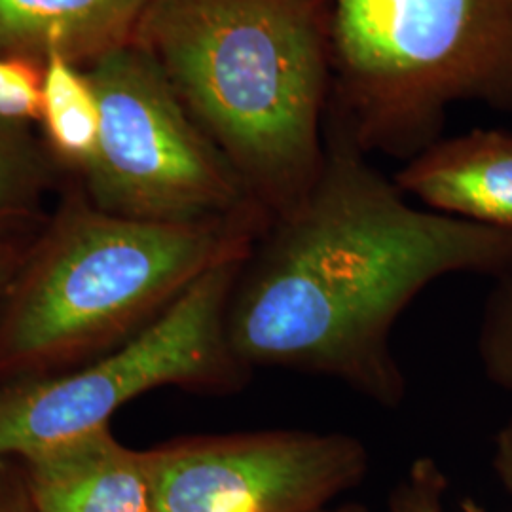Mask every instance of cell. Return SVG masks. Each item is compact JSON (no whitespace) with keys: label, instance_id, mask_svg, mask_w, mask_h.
Returning a JSON list of instances; mask_svg holds the SVG:
<instances>
[{"label":"cell","instance_id":"obj_13","mask_svg":"<svg viewBox=\"0 0 512 512\" xmlns=\"http://www.w3.org/2000/svg\"><path fill=\"white\" fill-rule=\"evenodd\" d=\"M37 183V160L23 126L0 122V220L23 213Z\"/></svg>","mask_w":512,"mask_h":512},{"label":"cell","instance_id":"obj_3","mask_svg":"<svg viewBox=\"0 0 512 512\" xmlns=\"http://www.w3.org/2000/svg\"><path fill=\"white\" fill-rule=\"evenodd\" d=\"M330 65L327 124L408 162L448 110L512 112V0H304Z\"/></svg>","mask_w":512,"mask_h":512},{"label":"cell","instance_id":"obj_17","mask_svg":"<svg viewBox=\"0 0 512 512\" xmlns=\"http://www.w3.org/2000/svg\"><path fill=\"white\" fill-rule=\"evenodd\" d=\"M0 512H33L25 486L0 473Z\"/></svg>","mask_w":512,"mask_h":512},{"label":"cell","instance_id":"obj_18","mask_svg":"<svg viewBox=\"0 0 512 512\" xmlns=\"http://www.w3.org/2000/svg\"><path fill=\"white\" fill-rule=\"evenodd\" d=\"M18 251L14 245L0 243V294L6 291V287L12 281V275L18 270Z\"/></svg>","mask_w":512,"mask_h":512},{"label":"cell","instance_id":"obj_5","mask_svg":"<svg viewBox=\"0 0 512 512\" xmlns=\"http://www.w3.org/2000/svg\"><path fill=\"white\" fill-rule=\"evenodd\" d=\"M88 74L101 110L97 148L84 169L95 207L171 224L270 222L139 44L101 55Z\"/></svg>","mask_w":512,"mask_h":512},{"label":"cell","instance_id":"obj_4","mask_svg":"<svg viewBox=\"0 0 512 512\" xmlns=\"http://www.w3.org/2000/svg\"><path fill=\"white\" fill-rule=\"evenodd\" d=\"M270 222L171 224L73 203L19 279L0 325V368L73 357L165 308L230 256L247 253Z\"/></svg>","mask_w":512,"mask_h":512},{"label":"cell","instance_id":"obj_14","mask_svg":"<svg viewBox=\"0 0 512 512\" xmlns=\"http://www.w3.org/2000/svg\"><path fill=\"white\" fill-rule=\"evenodd\" d=\"M44 63L25 55L0 54V122L25 126L40 120Z\"/></svg>","mask_w":512,"mask_h":512},{"label":"cell","instance_id":"obj_7","mask_svg":"<svg viewBox=\"0 0 512 512\" xmlns=\"http://www.w3.org/2000/svg\"><path fill=\"white\" fill-rule=\"evenodd\" d=\"M152 512H321L370 469L348 433L266 429L148 450Z\"/></svg>","mask_w":512,"mask_h":512},{"label":"cell","instance_id":"obj_10","mask_svg":"<svg viewBox=\"0 0 512 512\" xmlns=\"http://www.w3.org/2000/svg\"><path fill=\"white\" fill-rule=\"evenodd\" d=\"M150 0H0V54L92 65L133 40Z\"/></svg>","mask_w":512,"mask_h":512},{"label":"cell","instance_id":"obj_16","mask_svg":"<svg viewBox=\"0 0 512 512\" xmlns=\"http://www.w3.org/2000/svg\"><path fill=\"white\" fill-rule=\"evenodd\" d=\"M492 467L505 492L512 495V416L495 435Z\"/></svg>","mask_w":512,"mask_h":512},{"label":"cell","instance_id":"obj_19","mask_svg":"<svg viewBox=\"0 0 512 512\" xmlns=\"http://www.w3.org/2000/svg\"><path fill=\"white\" fill-rule=\"evenodd\" d=\"M321 512H370L366 509L365 505H361V503H344V505H338V507H329V509H325V511Z\"/></svg>","mask_w":512,"mask_h":512},{"label":"cell","instance_id":"obj_1","mask_svg":"<svg viewBox=\"0 0 512 512\" xmlns=\"http://www.w3.org/2000/svg\"><path fill=\"white\" fill-rule=\"evenodd\" d=\"M452 274L512 275V234L420 209L327 124L310 194L270 220L239 270L228 334L251 368L338 380L387 410L406 399L391 334Z\"/></svg>","mask_w":512,"mask_h":512},{"label":"cell","instance_id":"obj_9","mask_svg":"<svg viewBox=\"0 0 512 512\" xmlns=\"http://www.w3.org/2000/svg\"><path fill=\"white\" fill-rule=\"evenodd\" d=\"M23 461L33 512H152L147 454L120 444L109 425Z\"/></svg>","mask_w":512,"mask_h":512},{"label":"cell","instance_id":"obj_8","mask_svg":"<svg viewBox=\"0 0 512 512\" xmlns=\"http://www.w3.org/2000/svg\"><path fill=\"white\" fill-rule=\"evenodd\" d=\"M393 181L427 209L512 234V133L471 129L440 137Z\"/></svg>","mask_w":512,"mask_h":512},{"label":"cell","instance_id":"obj_12","mask_svg":"<svg viewBox=\"0 0 512 512\" xmlns=\"http://www.w3.org/2000/svg\"><path fill=\"white\" fill-rule=\"evenodd\" d=\"M478 361L490 384L512 391V275L495 281L482 310Z\"/></svg>","mask_w":512,"mask_h":512},{"label":"cell","instance_id":"obj_11","mask_svg":"<svg viewBox=\"0 0 512 512\" xmlns=\"http://www.w3.org/2000/svg\"><path fill=\"white\" fill-rule=\"evenodd\" d=\"M40 122L55 154L84 171L99 141V99L88 71L61 55L44 59Z\"/></svg>","mask_w":512,"mask_h":512},{"label":"cell","instance_id":"obj_6","mask_svg":"<svg viewBox=\"0 0 512 512\" xmlns=\"http://www.w3.org/2000/svg\"><path fill=\"white\" fill-rule=\"evenodd\" d=\"M249 251L207 270L109 357L65 376L2 389L0 461L101 429L124 404L156 387L232 391L247 384L253 368L232 348L228 306Z\"/></svg>","mask_w":512,"mask_h":512},{"label":"cell","instance_id":"obj_2","mask_svg":"<svg viewBox=\"0 0 512 512\" xmlns=\"http://www.w3.org/2000/svg\"><path fill=\"white\" fill-rule=\"evenodd\" d=\"M133 42L268 219L304 202L330 101L327 46L304 0H150Z\"/></svg>","mask_w":512,"mask_h":512},{"label":"cell","instance_id":"obj_15","mask_svg":"<svg viewBox=\"0 0 512 512\" xmlns=\"http://www.w3.org/2000/svg\"><path fill=\"white\" fill-rule=\"evenodd\" d=\"M448 478L433 458L414 459L389 497V512L446 511Z\"/></svg>","mask_w":512,"mask_h":512}]
</instances>
